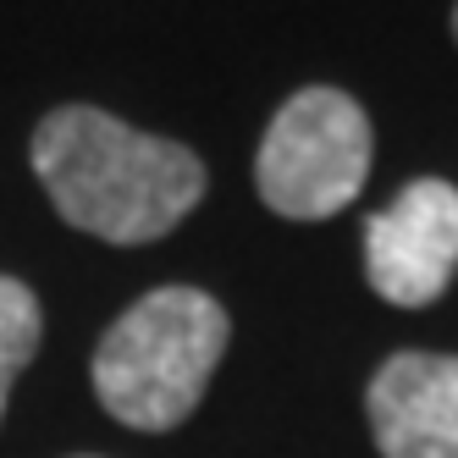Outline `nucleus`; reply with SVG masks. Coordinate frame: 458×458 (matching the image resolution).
<instances>
[{"mask_svg":"<svg viewBox=\"0 0 458 458\" xmlns=\"http://www.w3.org/2000/svg\"><path fill=\"white\" fill-rule=\"evenodd\" d=\"M34 172L61 221L106 243H155L205 199V160L94 106H61L34 127Z\"/></svg>","mask_w":458,"mask_h":458,"instance_id":"nucleus-1","label":"nucleus"},{"mask_svg":"<svg viewBox=\"0 0 458 458\" xmlns=\"http://www.w3.org/2000/svg\"><path fill=\"white\" fill-rule=\"evenodd\" d=\"M233 320L205 287H155L94 348V392L133 431H177L199 409Z\"/></svg>","mask_w":458,"mask_h":458,"instance_id":"nucleus-2","label":"nucleus"},{"mask_svg":"<svg viewBox=\"0 0 458 458\" xmlns=\"http://www.w3.org/2000/svg\"><path fill=\"white\" fill-rule=\"evenodd\" d=\"M370 177V116L343 89H299L271 116L254 155V188L287 221H326Z\"/></svg>","mask_w":458,"mask_h":458,"instance_id":"nucleus-3","label":"nucleus"},{"mask_svg":"<svg viewBox=\"0 0 458 458\" xmlns=\"http://www.w3.org/2000/svg\"><path fill=\"white\" fill-rule=\"evenodd\" d=\"M365 271L386 304H437L458 271V188L414 177L386 210H376L365 221Z\"/></svg>","mask_w":458,"mask_h":458,"instance_id":"nucleus-4","label":"nucleus"},{"mask_svg":"<svg viewBox=\"0 0 458 458\" xmlns=\"http://www.w3.org/2000/svg\"><path fill=\"white\" fill-rule=\"evenodd\" d=\"M365 409L381 458H458V353H392Z\"/></svg>","mask_w":458,"mask_h":458,"instance_id":"nucleus-5","label":"nucleus"},{"mask_svg":"<svg viewBox=\"0 0 458 458\" xmlns=\"http://www.w3.org/2000/svg\"><path fill=\"white\" fill-rule=\"evenodd\" d=\"M39 337H45V315H39L34 287L17 276H0V420H6V398L17 376L39 353Z\"/></svg>","mask_w":458,"mask_h":458,"instance_id":"nucleus-6","label":"nucleus"},{"mask_svg":"<svg viewBox=\"0 0 458 458\" xmlns=\"http://www.w3.org/2000/svg\"><path fill=\"white\" fill-rule=\"evenodd\" d=\"M453 34H458V6H453Z\"/></svg>","mask_w":458,"mask_h":458,"instance_id":"nucleus-7","label":"nucleus"}]
</instances>
